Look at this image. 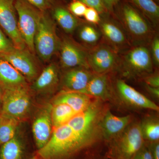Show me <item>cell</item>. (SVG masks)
<instances>
[{"instance_id":"obj_1","label":"cell","mask_w":159,"mask_h":159,"mask_svg":"<svg viewBox=\"0 0 159 159\" xmlns=\"http://www.w3.org/2000/svg\"><path fill=\"white\" fill-rule=\"evenodd\" d=\"M102 105L99 99L67 122L53 128L50 140L38 153L43 159H69L93 145L102 134Z\"/></svg>"},{"instance_id":"obj_2","label":"cell","mask_w":159,"mask_h":159,"mask_svg":"<svg viewBox=\"0 0 159 159\" xmlns=\"http://www.w3.org/2000/svg\"><path fill=\"white\" fill-rule=\"evenodd\" d=\"M61 41L53 20L46 11H42L34 39L35 53L43 61H48L59 50Z\"/></svg>"},{"instance_id":"obj_3","label":"cell","mask_w":159,"mask_h":159,"mask_svg":"<svg viewBox=\"0 0 159 159\" xmlns=\"http://www.w3.org/2000/svg\"><path fill=\"white\" fill-rule=\"evenodd\" d=\"M15 8L18 16V27L27 48L35 54L34 39L42 11L26 0H15Z\"/></svg>"},{"instance_id":"obj_4","label":"cell","mask_w":159,"mask_h":159,"mask_svg":"<svg viewBox=\"0 0 159 159\" xmlns=\"http://www.w3.org/2000/svg\"><path fill=\"white\" fill-rule=\"evenodd\" d=\"M31 104L28 87L6 89L0 112L20 121L28 115Z\"/></svg>"},{"instance_id":"obj_5","label":"cell","mask_w":159,"mask_h":159,"mask_svg":"<svg viewBox=\"0 0 159 159\" xmlns=\"http://www.w3.org/2000/svg\"><path fill=\"white\" fill-rule=\"evenodd\" d=\"M117 137L114 150L118 159H132L144 145L140 124L137 122L130 123Z\"/></svg>"},{"instance_id":"obj_6","label":"cell","mask_w":159,"mask_h":159,"mask_svg":"<svg viewBox=\"0 0 159 159\" xmlns=\"http://www.w3.org/2000/svg\"><path fill=\"white\" fill-rule=\"evenodd\" d=\"M14 2L15 0H0V28L15 48L25 49L27 47L19 31Z\"/></svg>"},{"instance_id":"obj_7","label":"cell","mask_w":159,"mask_h":159,"mask_svg":"<svg viewBox=\"0 0 159 159\" xmlns=\"http://www.w3.org/2000/svg\"><path fill=\"white\" fill-rule=\"evenodd\" d=\"M151 54L143 46H138L127 51L122 59L124 68L132 75H139L152 73L153 70Z\"/></svg>"},{"instance_id":"obj_8","label":"cell","mask_w":159,"mask_h":159,"mask_svg":"<svg viewBox=\"0 0 159 159\" xmlns=\"http://www.w3.org/2000/svg\"><path fill=\"white\" fill-rule=\"evenodd\" d=\"M33 55L27 48H15L0 57L11 64L27 80L32 81L39 76L38 66Z\"/></svg>"},{"instance_id":"obj_9","label":"cell","mask_w":159,"mask_h":159,"mask_svg":"<svg viewBox=\"0 0 159 159\" xmlns=\"http://www.w3.org/2000/svg\"><path fill=\"white\" fill-rule=\"evenodd\" d=\"M118 60L116 50L107 45H99L88 52L89 68L97 74H104L112 70Z\"/></svg>"},{"instance_id":"obj_10","label":"cell","mask_w":159,"mask_h":159,"mask_svg":"<svg viewBox=\"0 0 159 159\" xmlns=\"http://www.w3.org/2000/svg\"><path fill=\"white\" fill-rule=\"evenodd\" d=\"M59 50L63 67L89 69L87 61L88 52L74 41L68 38L64 39L61 41Z\"/></svg>"},{"instance_id":"obj_11","label":"cell","mask_w":159,"mask_h":159,"mask_svg":"<svg viewBox=\"0 0 159 159\" xmlns=\"http://www.w3.org/2000/svg\"><path fill=\"white\" fill-rule=\"evenodd\" d=\"M122 14L123 25L133 38L142 40L150 35L152 30L150 25L135 9L125 4L122 7Z\"/></svg>"},{"instance_id":"obj_12","label":"cell","mask_w":159,"mask_h":159,"mask_svg":"<svg viewBox=\"0 0 159 159\" xmlns=\"http://www.w3.org/2000/svg\"><path fill=\"white\" fill-rule=\"evenodd\" d=\"M52 104H47L38 113L32 123V133L38 150L43 147L51 139L53 130L51 119Z\"/></svg>"},{"instance_id":"obj_13","label":"cell","mask_w":159,"mask_h":159,"mask_svg":"<svg viewBox=\"0 0 159 159\" xmlns=\"http://www.w3.org/2000/svg\"><path fill=\"white\" fill-rule=\"evenodd\" d=\"M116 88L120 97L129 105L138 108L158 111L159 107L153 101L127 84L124 80H117Z\"/></svg>"},{"instance_id":"obj_14","label":"cell","mask_w":159,"mask_h":159,"mask_svg":"<svg viewBox=\"0 0 159 159\" xmlns=\"http://www.w3.org/2000/svg\"><path fill=\"white\" fill-rule=\"evenodd\" d=\"M93 76L89 69L84 68L70 69L63 77V85L67 91L81 93Z\"/></svg>"},{"instance_id":"obj_15","label":"cell","mask_w":159,"mask_h":159,"mask_svg":"<svg viewBox=\"0 0 159 159\" xmlns=\"http://www.w3.org/2000/svg\"><path fill=\"white\" fill-rule=\"evenodd\" d=\"M27 80L11 64L0 57V85L4 90L28 87Z\"/></svg>"},{"instance_id":"obj_16","label":"cell","mask_w":159,"mask_h":159,"mask_svg":"<svg viewBox=\"0 0 159 159\" xmlns=\"http://www.w3.org/2000/svg\"><path fill=\"white\" fill-rule=\"evenodd\" d=\"M130 116H118L107 111L100 121L102 134L107 139L117 137L130 123Z\"/></svg>"},{"instance_id":"obj_17","label":"cell","mask_w":159,"mask_h":159,"mask_svg":"<svg viewBox=\"0 0 159 159\" xmlns=\"http://www.w3.org/2000/svg\"><path fill=\"white\" fill-rule=\"evenodd\" d=\"M59 82L58 68L55 64H50L34 80L31 89L39 93H46L56 87Z\"/></svg>"},{"instance_id":"obj_18","label":"cell","mask_w":159,"mask_h":159,"mask_svg":"<svg viewBox=\"0 0 159 159\" xmlns=\"http://www.w3.org/2000/svg\"><path fill=\"white\" fill-rule=\"evenodd\" d=\"M92 102L90 97L88 95L78 92L66 91L61 92L54 97L52 104H66L78 114L85 111Z\"/></svg>"},{"instance_id":"obj_19","label":"cell","mask_w":159,"mask_h":159,"mask_svg":"<svg viewBox=\"0 0 159 159\" xmlns=\"http://www.w3.org/2000/svg\"><path fill=\"white\" fill-rule=\"evenodd\" d=\"M99 24L103 37L114 49L123 48L128 44L125 33L116 24L107 20L100 22Z\"/></svg>"},{"instance_id":"obj_20","label":"cell","mask_w":159,"mask_h":159,"mask_svg":"<svg viewBox=\"0 0 159 159\" xmlns=\"http://www.w3.org/2000/svg\"><path fill=\"white\" fill-rule=\"evenodd\" d=\"M81 93L104 99L109 96L108 80L104 74L93 75Z\"/></svg>"},{"instance_id":"obj_21","label":"cell","mask_w":159,"mask_h":159,"mask_svg":"<svg viewBox=\"0 0 159 159\" xmlns=\"http://www.w3.org/2000/svg\"><path fill=\"white\" fill-rule=\"evenodd\" d=\"M24 152V144L17 132L12 139L2 145L0 159H22Z\"/></svg>"},{"instance_id":"obj_22","label":"cell","mask_w":159,"mask_h":159,"mask_svg":"<svg viewBox=\"0 0 159 159\" xmlns=\"http://www.w3.org/2000/svg\"><path fill=\"white\" fill-rule=\"evenodd\" d=\"M19 121L0 112V145L12 139L17 133Z\"/></svg>"},{"instance_id":"obj_23","label":"cell","mask_w":159,"mask_h":159,"mask_svg":"<svg viewBox=\"0 0 159 159\" xmlns=\"http://www.w3.org/2000/svg\"><path fill=\"white\" fill-rule=\"evenodd\" d=\"M77 114L75 111L66 104L52 105L51 115L53 128L65 124Z\"/></svg>"},{"instance_id":"obj_24","label":"cell","mask_w":159,"mask_h":159,"mask_svg":"<svg viewBox=\"0 0 159 159\" xmlns=\"http://www.w3.org/2000/svg\"><path fill=\"white\" fill-rule=\"evenodd\" d=\"M53 14L58 25L67 33H72L78 25L77 19L70 11L63 7L55 8Z\"/></svg>"},{"instance_id":"obj_25","label":"cell","mask_w":159,"mask_h":159,"mask_svg":"<svg viewBox=\"0 0 159 159\" xmlns=\"http://www.w3.org/2000/svg\"><path fill=\"white\" fill-rule=\"evenodd\" d=\"M143 139L152 142H157L159 139L158 120L152 117L145 118L140 124Z\"/></svg>"},{"instance_id":"obj_26","label":"cell","mask_w":159,"mask_h":159,"mask_svg":"<svg viewBox=\"0 0 159 159\" xmlns=\"http://www.w3.org/2000/svg\"><path fill=\"white\" fill-rule=\"evenodd\" d=\"M154 24H157L159 18V7L153 0H131Z\"/></svg>"},{"instance_id":"obj_27","label":"cell","mask_w":159,"mask_h":159,"mask_svg":"<svg viewBox=\"0 0 159 159\" xmlns=\"http://www.w3.org/2000/svg\"><path fill=\"white\" fill-rule=\"evenodd\" d=\"M79 37L83 42L87 44L94 45L99 40L100 33L93 26H83L79 32Z\"/></svg>"},{"instance_id":"obj_28","label":"cell","mask_w":159,"mask_h":159,"mask_svg":"<svg viewBox=\"0 0 159 159\" xmlns=\"http://www.w3.org/2000/svg\"><path fill=\"white\" fill-rule=\"evenodd\" d=\"M11 40L7 37L0 28V56L15 48Z\"/></svg>"},{"instance_id":"obj_29","label":"cell","mask_w":159,"mask_h":159,"mask_svg":"<svg viewBox=\"0 0 159 159\" xmlns=\"http://www.w3.org/2000/svg\"><path fill=\"white\" fill-rule=\"evenodd\" d=\"M87 7L78 0H75L70 3L69 9L74 15L77 16H84Z\"/></svg>"},{"instance_id":"obj_30","label":"cell","mask_w":159,"mask_h":159,"mask_svg":"<svg viewBox=\"0 0 159 159\" xmlns=\"http://www.w3.org/2000/svg\"><path fill=\"white\" fill-rule=\"evenodd\" d=\"M99 12L93 8H87L84 16L89 23L95 25H98L101 22Z\"/></svg>"},{"instance_id":"obj_31","label":"cell","mask_w":159,"mask_h":159,"mask_svg":"<svg viewBox=\"0 0 159 159\" xmlns=\"http://www.w3.org/2000/svg\"><path fill=\"white\" fill-rule=\"evenodd\" d=\"M31 5L40 11H46L51 8L53 0H26Z\"/></svg>"},{"instance_id":"obj_32","label":"cell","mask_w":159,"mask_h":159,"mask_svg":"<svg viewBox=\"0 0 159 159\" xmlns=\"http://www.w3.org/2000/svg\"><path fill=\"white\" fill-rule=\"evenodd\" d=\"M83 3L86 6L93 8L99 13H102L107 10L102 0H78Z\"/></svg>"},{"instance_id":"obj_33","label":"cell","mask_w":159,"mask_h":159,"mask_svg":"<svg viewBox=\"0 0 159 159\" xmlns=\"http://www.w3.org/2000/svg\"><path fill=\"white\" fill-rule=\"evenodd\" d=\"M151 56L152 61L157 65L159 64V39L155 37L152 41L151 44Z\"/></svg>"},{"instance_id":"obj_34","label":"cell","mask_w":159,"mask_h":159,"mask_svg":"<svg viewBox=\"0 0 159 159\" xmlns=\"http://www.w3.org/2000/svg\"><path fill=\"white\" fill-rule=\"evenodd\" d=\"M132 159H152L150 149L144 145L142 148L134 156Z\"/></svg>"},{"instance_id":"obj_35","label":"cell","mask_w":159,"mask_h":159,"mask_svg":"<svg viewBox=\"0 0 159 159\" xmlns=\"http://www.w3.org/2000/svg\"><path fill=\"white\" fill-rule=\"evenodd\" d=\"M145 84L152 87L159 88V77L158 74L149 75L144 79Z\"/></svg>"},{"instance_id":"obj_36","label":"cell","mask_w":159,"mask_h":159,"mask_svg":"<svg viewBox=\"0 0 159 159\" xmlns=\"http://www.w3.org/2000/svg\"><path fill=\"white\" fill-rule=\"evenodd\" d=\"M151 152L153 159H159V144L158 142H153L151 145Z\"/></svg>"},{"instance_id":"obj_37","label":"cell","mask_w":159,"mask_h":159,"mask_svg":"<svg viewBox=\"0 0 159 159\" xmlns=\"http://www.w3.org/2000/svg\"><path fill=\"white\" fill-rule=\"evenodd\" d=\"M107 10L111 11L119 0H102Z\"/></svg>"},{"instance_id":"obj_38","label":"cell","mask_w":159,"mask_h":159,"mask_svg":"<svg viewBox=\"0 0 159 159\" xmlns=\"http://www.w3.org/2000/svg\"><path fill=\"white\" fill-rule=\"evenodd\" d=\"M145 88L148 93L155 98L158 99L159 97V88L152 87L145 84Z\"/></svg>"},{"instance_id":"obj_39","label":"cell","mask_w":159,"mask_h":159,"mask_svg":"<svg viewBox=\"0 0 159 159\" xmlns=\"http://www.w3.org/2000/svg\"><path fill=\"white\" fill-rule=\"evenodd\" d=\"M4 92H5V90L0 85V109H1V107H2V102Z\"/></svg>"},{"instance_id":"obj_40","label":"cell","mask_w":159,"mask_h":159,"mask_svg":"<svg viewBox=\"0 0 159 159\" xmlns=\"http://www.w3.org/2000/svg\"><path fill=\"white\" fill-rule=\"evenodd\" d=\"M31 159H37V158L35 157H33L31 158Z\"/></svg>"}]
</instances>
